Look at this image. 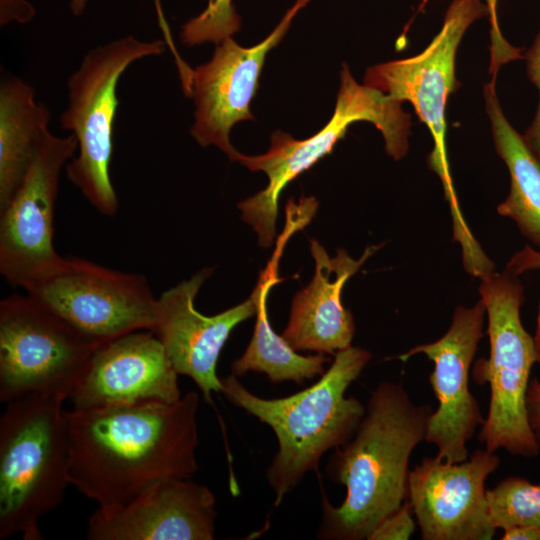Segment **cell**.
<instances>
[{
    "label": "cell",
    "instance_id": "obj_1",
    "mask_svg": "<svg viewBox=\"0 0 540 540\" xmlns=\"http://www.w3.org/2000/svg\"><path fill=\"white\" fill-rule=\"evenodd\" d=\"M199 395L65 411L71 485L98 507L124 505L152 484L198 471Z\"/></svg>",
    "mask_w": 540,
    "mask_h": 540
},
{
    "label": "cell",
    "instance_id": "obj_2",
    "mask_svg": "<svg viewBox=\"0 0 540 540\" xmlns=\"http://www.w3.org/2000/svg\"><path fill=\"white\" fill-rule=\"evenodd\" d=\"M432 412L430 406L416 404L401 383L377 385L354 435L328 460L327 475L346 487V496L333 506L323 493L318 539L368 540L403 504L410 457L425 441Z\"/></svg>",
    "mask_w": 540,
    "mask_h": 540
},
{
    "label": "cell",
    "instance_id": "obj_3",
    "mask_svg": "<svg viewBox=\"0 0 540 540\" xmlns=\"http://www.w3.org/2000/svg\"><path fill=\"white\" fill-rule=\"evenodd\" d=\"M372 354L350 346L334 355L331 366L310 387L284 398L265 399L245 388L231 374L221 379L220 392L235 406L268 425L278 451L266 470L274 492V506L310 471L318 469L322 456L346 444L354 435L365 406L345 392Z\"/></svg>",
    "mask_w": 540,
    "mask_h": 540
},
{
    "label": "cell",
    "instance_id": "obj_4",
    "mask_svg": "<svg viewBox=\"0 0 540 540\" xmlns=\"http://www.w3.org/2000/svg\"><path fill=\"white\" fill-rule=\"evenodd\" d=\"M65 397L34 393L0 418V539L42 540L39 520L71 485Z\"/></svg>",
    "mask_w": 540,
    "mask_h": 540
},
{
    "label": "cell",
    "instance_id": "obj_5",
    "mask_svg": "<svg viewBox=\"0 0 540 540\" xmlns=\"http://www.w3.org/2000/svg\"><path fill=\"white\" fill-rule=\"evenodd\" d=\"M357 121L375 125L384 138L387 154L394 160L407 154L411 116L403 110L402 102L379 89L357 83L345 63L340 73L334 113L321 130L302 140L277 130L271 135V145L266 153L239 154L238 162L251 171H263L268 177L265 189L238 204L242 219L257 232L261 247H270L274 241L278 200L283 189L331 153L349 126Z\"/></svg>",
    "mask_w": 540,
    "mask_h": 540
},
{
    "label": "cell",
    "instance_id": "obj_6",
    "mask_svg": "<svg viewBox=\"0 0 540 540\" xmlns=\"http://www.w3.org/2000/svg\"><path fill=\"white\" fill-rule=\"evenodd\" d=\"M480 280L490 354L476 363L474 377L477 382H488L491 393L479 440L491 452L503 449L513 456L536 457L540 445L527 419L526 393L537 357L533 337L520 316L523 286L507 270H494Z\"/></svg>",
    "mask_w": 540,
    "mask_h": 540
},
{
    "label": "cell",
    "instance_id": "obj_7",
    "mask_svg": "<svg viewBox=\"0 0 540 540\" xmlns=\"http://www.w3.org/2000/svg\"><path fill=\"white\" fill-rule=\"evenodd\" d=\"M165 45L162 40L119 38L89 51L68 79V105L60 122L73 132L78 155L66 165L67 177L106 216L118 210L110 163L119 79L134 62L162 54Z\"/></svg>",
    "mask_w": 540,
    "mask_h": 540
},
{
    "label": "cell",
    "instance_id": "obj_8",
    "mask_svg": "<svg viewBox=\"0 0 540 540\" xmlns=\"http://www.w3.org/2000/svg\"><path fill=\"white\" fill-rule=\"evenodd\" d=\"M488 14L482 0H453L439 33L419 54L374 65L366 70L364 84L413 106L432 136L428 165L440 178L453 218V233L469 228L461 214L450 175L446 149V108L450 94L460 83L455 62L458 46L472 23Z\"/></svg>",
    "mask_w": 540,
    "mask_h": 540
},
{
    "label": "cell",
    "instance_id": "obj_9",
    "mask_svg": "<svg viewBox=\"0 0 540 540\" xmlns=\"http://www.w3.org/2000/svg\"><path fill=\"white\" fill-rule=\"evenodd\" d=\"M100 344L31 296L0 302V401L34 394L69 399Z\"/></svg>",
    "mask_w": 540,
    "mask_h": 540
},
{
    "label": "cell",
    "instance_id": "obj_10",
    "mask_svg": "<svg viewBox=\"0 0 540 540\" xmlns=\"http://www.w3.org/2000/svg\"><path fill=\"white\" fill-rule=\"evenodd\" d=\"M24 290L100 345L134 331L153 332L157 322L158 299L144 276L83 258L63 257Z\"/></svg>",
    "mask_w": 540,
    "mask_h": 540
},
{
    "label": "cell",
    "instance_id": "obj_11",
    "mask_svg": "<svg viewBox=\"0 0 540 540\" xmlns=\"http://www.w3.org/2000/svg\"><path fill=\"white\" fill-rule=\"evenodd\" d=\"M78 148L73 134L50 132L12 197L0 207V272L14 287L29 283L63 258L54 248V214L61 170Z\"/></svg>",
    "mask_w": 540,
    "mask_h": 540
},
{
    "label": "cell",
    "instance_id": "obj_12",
    "mask_svg": "<svg viewBox=\"0 0 540 540\" xmlns=\"http://www.w3.org/2000/svg\"><path fill=\"white\" fill-rule=\"evenodd\" d=\"M485 315L481 299L472 307L457 306L441 338L417 345L398 357L407 361L423 354L434 363L429 382L438 406L429 418L425 441L437 448V458L448 463H460L469 457L467 443L485 421L469 388V372L483 337Z\"/></svg>",
    "mask_w": 540,
    "mask_h": 540
},
{
    "label": "cell",
    "instance_id": "obj_13",
    "mask_svg": "<svg viewBox=\"0 0 540 540\" xmlns=\"http://www.w3.org/2000/svg\"><path fill=\"white\" fill-rule=\"evenodd\" d=\"M310 0H296L275 29L257 45L245 48L228 37L216 44L212 58L193 69L191 94L195 104L194 139L203 147L215 145L231 161L240 154L230 142L231 128L243 120H253V100L267 53L276 47L296 14Z\"/></svg>",
    "mask_w": 540,
    "mask_h": 540
},
{
    "label": "cell",
    "instance_id": "obj_14",
    "mask_svg": "<svg viewBox=\"0 0 540 540\" xmlns=\"http://www.w3.org/2000/svg\"><path fill=\"white\" fill-rule=\"evenodd\" d=\"M500 458L475 450L465 461L448 463L425 457L410 470L407 497L423 540H491L485 483Z\"/></svg>",
    "mask_w": 540,
    "mask_h": 540
},
{
    "label": "cell",
    "instance_id": "obj_15",
    "mask_svg": "<svg viewBox=\"0 0 540 540\" xmlns=\"http://www.w3.org/2000/svg\"><path fill=\"white\" fill-rule=\"evenodd\" d=\"M178 375L159 338L134 331L94 351L69 399L72 409L175 402L182 397Z\"/></svg>",
    "mask_w": 540,
    "mask_h": 540
},
{
    "label": "cell",
    "instance_id": "obj_16",
    "mask_svg": "<svg viewBox=\"0 0 540 540\" xmlns=\"http://www.w3.org/2000/svg\"><path fill=\"white\" fill-rule=\"evenodd\" d=\"M216 499L191 478L158 481L124 505L98 507L90 540H213Z\"/></svg>",
    "mask_w": 540,
    "mask_h": 540
},
{
    "label": "cell",
    "instance_id": "obj_17",
    "mask_svg": "<svg viewBox=\"0 0 540 540\" xmlns=\"http://www.w3.org/2000/svg\"><path fill=\"white\" fill-rule=\"evenodd\" d=\"M210 273L204 269L165 291L158 298L153 330L177 373L190 377L208 403H212V392L221 390L216 367L223 346L238 324L256 315L253 292L246 301L216 315L198 312L195 297Z\"/></svg>",
    "mask_w": 540,
    "mask_h": 540
},
{
    "label": "cell",
    "instance_id": "obj_18",
    "mask_svg": "<svg viewBox=\"0 0 540 540\" xmlns=\"http://www.w3.org/2000/svg\"><path fill=\"white\" fill-rule=\"evenodd\" d=\"M310 250L315 274L311 283L294 296L281 336L296 351L335 355L351 346L355 333L352 313L342 304V289L377 247H368L358 260L344 249H338L331 258L315 239L310 240Z\"/></svg>",
    "mask_w": 540,
    "mask_h": 540
},
{
    "label": "cell",
    "instance_id": "obj_19",
    "mask_svg": "<svg viewBox=\"0 0 540 540\" xmlns=\"http://www.w3.org/2000/svg\"><path fill=\"white\" fill-rule=\"evenodd\" d=\"M292 231L284 229L278 246L267 267L260 274L253 291L256 298V323L251 341L241 357L231 364V374L242 377L249 371L264 373L275 383L293 381L303 384L307 379L321 376L329 358L324 354L303 356L286 340L274 332L267 312V297L271 288L279 282L278 262L283 247Z\"/></svg>",
    "mask_w": 540,
    "mask_h": 540
},
{
    "label": "cell",
    "instance_id": "obj_20",
    "mask_svg": "<svg viewBox=\"0 0 540 540\" xmlns=\"http://www.w3.org/2000/svg\"><path fill=\"white\" fill-rule=\"evenodd\" d=\"M48 108L17 77L0 86V207L15 193L49 133Z\"/></svg>",
    "mask_w": 540,
    "mask_h": 540
},
{
    "label": "cell",
    "instance_id": "obj_21",
    "mask_svg": "<svg viewBox=\"0 0 540 540\" xmlns=\"http://www.w3.org/2000/svg\"><path fill=\"white\" fill-rule=\"evenodd\" d=\"M484 97L494 146L510 175L509 194L497 212L540 249V161L504 115L494 82L484 86Z\"/></svg>",
    "mask_w": 540,
    "mask_h": 540
},
{
    "label": "cell",
    "instance_id": "obj_22",
    "mask_svg": "<svg viewBox=\"0 0 540 540\" xmlns=\"http://www.w3.org/2000/svg\"><path fill=\"white\" fill-rule=\"evenodd\" d=\"M488 520L494 529L529 526L540 530V484L510 476L486 491Z\"/></svg>",
    "mask_w": 540,
    "mask_h": 540
},
{
    "label": "cell",
    "instance_id": "obj_23",
    "mask_svg": "<svg viewBox=\"0 0 540 540\" xmlns=\"http://www.w3.org/2000/svg\"><path fill=\"white\" fill-rule=\"evenodd\" d=\"M241 18L232 0H208L207 7L181 28L180 38L187 46L220 43L240 29Z\"/></svg>",
    "mask_w": 540,
    "mask_h": 540
},
{
    "label": "cell",
    "instance_id": "obj_24",
    "mask_svg": "<svg viewBox=\"0 0 540 540\" xmlns=\"http://www.w3.org/2000/svg\"><path fill=\"white\" fill-rule=\"evenodd\" d=\"M498 0H485L490 23V66L489 73L492 75L491 81L496 83V77L502 65L524 58L522 48L514 47L503 37L498 23L497 16Z\"/></svg>",
    "mask_w": 540,
    "mask_h": 540
},
{
    "label": "cell",
    "instance_id": "obj_25",
    "mask_svg": "<svg viewBox=\"0 0 540 540\" xmlns=\"http://www.w3.org/2000/svg\"><path fill=\"white\" fill-rule=\"evenodd\" d=\"M409 501L384 518L372 531L368 540H408L413 534L416 523Z\"/></svg>",
    "mask_w": 540,
    "mask_h": 540
},
{
    "label": "cell",
    "instance_id": "obj_26",
    "mask_svg": "<svg viewBox=\"0 0 540 540\" xmlns=\"http://www.w3.org/2000/svg\"><path fill=\"white\" fill-rule=\"evenodd\" d=\"M526 72L528 78L539 90L540 95V31L537 34L532 46L525 53ZM523 138L531 151L540 161V98L534 120L526 130Z\"/></svg>",
    "mask_w": 540,
    "mask_h": 540
},
{
    "label": "cell",
    "instance_id": "obj_27",
    "mask_svg": "<svg viewBox=\"0 0 540 540\" xmlns=\"http://www.w3.org/2000/svg\"><path fill=\"white\" fill-rule=\"evenodd\" d=\"M526 412L529 425L540 445V381L532 378L526 393Z\"/></svg>",
    "mask_w": 540,
    "mask_h": 540
},
{
    "label": "cell",
    "instance_id": "obj_28",
    "mask_svg": "<svg viewBox=\"0 0 540 540\" xmlns=\"http://www.w3.org/2000/svg\"><path fill=\"white\" fill-rule=\"evenodd\" d=\"M540 269V251L530 246L516 252L509 260L506 270L514 275Z\"/></svg>",
    "mask_w": 540,
    "mask_h": 540
},
{
    "label": "cell",
    "instance_id": "obj_29",
    "mask_svg": "<svg viewBox=\"0 0 540 540\" xmlns=\"http://www.w3.org/2000/svg\"><path fill=\"white\" fill-rule=\"evenodd\" d=\"M87 1L88 0H71V2H70V10H71V12L76 16L81 15L85 10ZM155 3H156L157 11H158L159 23L161 25V28H162L164 34L166 35V44L170 47V49H172L173 54L175 56V59L177 61L176 63L179 64L183 60L178 56L177 51H176V49L174 47V44H173V42L171 40V37L169 35V31H168V26L166 24L165 19L163 18L162 12H161L159 0H155Z\"/></svg>",
    "mask_w": 540,
    "mask_h": 540
},
{
    "label": "cell",
    "instance_id": "obj_30",
    "mask_svg": "<svg viewBox=\"0 0 540 540\" xmlns=\"http://www.w3.org/2000/svg\"><path fill=\"white\" fill-rule=\"evenodd\" d=\"M502 540H540V530L529 526H514L503 530Z\"/></svg>",
    "mask_w": 540,
    "mask_h": 540
},
{
    "label": "cell",
    "instance_id": "obj_31",
    "mask_svg": "<svg viewBox=\"0 0 540 540\" xmlns=\"http://www.w3.org/2000/svg\"><path fill=\"white\" fill-rule=\"evenodd\" d=\"M537 362L540 363V303L537 315L536 329L533 336Z\"/></svg>",
    "mask_w": 540,
    "mask_h": 540
}]
</instances>
